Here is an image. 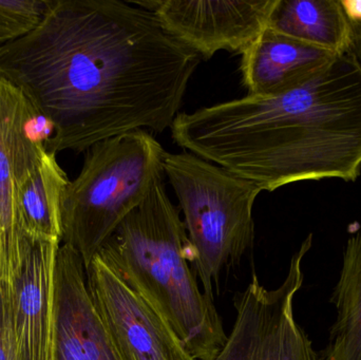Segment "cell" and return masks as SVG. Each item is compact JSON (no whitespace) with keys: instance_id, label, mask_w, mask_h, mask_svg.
<instances>
[{"instance_id":"5b68a950","label":"cell","mask_w":361,"mask_h":360,"mask_svg":"<svg viewBox=\"0 0 361 360\" xmlns=\"http://www.w3.org/2000/svg\"><path fill=\"white\" fill-rule=\"evenodd\" d=\"M163 167L184 213L195 272L214 299V283L219 285L222 273L237 266L254 242L252 209L262 190L188 151L165 152Z\"/></svg>"},{"instance_id":"30bf717a","label":"cell","mask_w":361,"mask_h":360,"mask_svg":"<svg viewBox=\"0 0 361 360\" xmlns=\"http://www.w3.org/2000/svg\"><path fill=\"white\" fill-rule=\"evenodd\" d=\"M53 360H123L95 308L80 254L61 243L54 274Z\"/></svg>"},{"instance_id":"2e32d148","label":"cell","mask_w":361,"mask_h":360,"mask_svg":"<svg viewBox=\"0 0 361 360\" xmlns=\"http://www.w3.org/2000/svg\"><path fill=\"white\" fill-rule=\"evenodd\" d=\"M49 0H0V46L14 42L35 29Z\"/></svg>"},{"instance_id":"7c38bea8","label":"cell","mask_w":361,"mask_h":360,"mask_svg":"<svg viewBox=\"0 0 361 360\" xmlns=\"http://www.w3.org/2000/svg\"><path fill=\"white\" fill-rule=\"evenodd\" d=\"M337 56L267 27L242 53V80L248 95L279 94L309 82Z\"/></svg>"},{"instance_id":"7a4b0ae2","label":"cell","mask_w":361,"mask_h":360,"mask_svg":"<svg viewBox=\"0 0 361 360\" xmlns=\"http://www.w3.org/2000/svg\"><path fill=\"white\" fill-rule=\"evenodd\" d=\"M171 130L183 149L262 192L354 182L361 173V68L347 51L301 86L183 112Z\"/></svg>"},{"instance_id":"5bb4252c","label":"cell","mask_w":361,"mask_h":360,"mask_svg":"<svg viewBox=\"0 0 361 360\" xmlns=\"http://www.w3.org/2000/svg\"><path fill=\"white\" fill-rule=\"evenodd\" d=\"M70 181L47 150L42 162L19 190L18 209L30 240L61 243V201Z\"/></svg>"},{"instance_id":"52a82bcc","label":"cell","mask_w":361,"mask_h":360,"mask_svg":"<svg viewBox=\"0 0 361 360\" xmlns=\"http://www.w3.org/2000/svg\"><path fill=\"white\" fill-rule=\"evenodd\" d=\"M40 118L25 95L0 77V279L11 283L32 242L23 230L18 194L47 151L49 137L33 130Z\"/></svg>"},{"instance_id":"ba28073f","label":"cell","mask_w":361,"mask_h":360,"mask_svg":"<svg viewBox=\"0 0 361 360\" xmlns=\"http://www.w3.org/2000/svg\"><path fill=\"white\" fill-rule=\"evenodd\" d=\"M86 275L95 308L123 360H195L169 323L99 254Z\"/></svg>"},{"instance_id":"8992f818","label":"cell","mask_w":361,"mask_h":360,"mask_svg":"<svg viewBox=\"0 0 361 360\" xmlns=\"http://www.w3.org/2000/svg\"><path fill=\"white\" fill-rule=\"evenodd\" d=\"M312 245L310 234L277 289H265L252 274L250 285L233 298V330L212 360H322L294 312L295 297L305 280L303 261Z\"/></svg>"},{"instance_id":"ac0fdd59","label":"cell","mask_w":361,"mask_h":360,"mask_svg":"<svg viewBox=\"0 0 361 360\" xmlns=\"http://www.w3.org/2000/svg\"><path fill=\"white\" fill-rule=\"evenodd\" d=\"M347 51L361 68V23H350V42Z\"/></svg>"},{"instance_id":"9c48e42d","label":"cell","mask_w":361,"mask_h":360,"mask_svg":"<svg viewBox=\"0 0 361 360\" xmlns=\"http://www.w3.org/2000/svg\"><path fill=\"white\" fill-rule=\"evenodd\" d=\"M277 1L131 2L154 13L171 37L208 61L218 51L242 54L267 29Z\"/></svg>"},{"instance_id":"9a60e30c","label":"cell","mask_w":361,"mask_h":360,"mask_svg":"<svg viewBox=\"0 0 361 360\" xmlns=\"http://www.w3.org/2000/svg\"><path fill=\"white\" fill-rule=\"evenodd\" d=\"M332 302L336 321L324 360H361V230L345 245Z\"/></svg>"},{"instance_id":"d6986e66","label":"cell","mask_w":361,"mask_h":360,"mask_svg":"<svg viewBox=\"0 0 361 360\" xmlns=\"http://www.w3.org/2000/svg\"><path fill=\"white\" fill-rule=\"evenodd\" d=\"M349 23H361V0H341Z\"/></svg>"},{"instance_id":"e0dca14e","label":"cell","mask_w":361,"mask_h":360,"mask_svg":"<svg viewBox=\"0 0 361 360\" xmlns=\"http://www.w3.org/2000/svg\"><path fill=\"white\" fill-rule=\"evenodd\" d=\"M13 283L0 279V360H23L14 327Z\"/></svg>"},{"instance_id":"277c9868","label":"cell","mask_w":361,"mask_h":360,"mask_svg":"<svg viewBox=\"0 0 361 360\" xmlns=\"http://www.w3.org/2000/svg\"><path fill=\"white\" fill-rule=\"evenodd\" d=\"M164 148L145 129L94 144L61 201V243L88 268L123 220L165 178Z\"/></svg>"},{"instance_id":"8fae6325","label":"cell","mask_w":361,"mask_h":360,"mask_svg":"<svg viewBox=\"0 0 361 360\" xmlns=\"http://www.w3.org/2000/svg\"><path fill=\"white\" fill-rule=\"evenodd\" d=\"M59 245L32 241L13 283L14 327L23 360L54 357V274Z\"/></svg>"},{"instance_id":"4fadbf2b","label":"cell","mask_w":361,"mask_h":360,"mask_svg":"<svg viewBox=\"0 0 361 360\" xmlns=\"http://www.w3.org/2000/svg\"><path fill=\"white\" fill-rule=\"evenodd\" d=\"M267 27L335 54L349 46L350 23L341 0H278Z\"/></svg>"},{"instance_id":"6da1fadb","label":"cell","mask_w":361,"mask_h":360,"mask_svg":"<svg viewBox=\"0 0 361 360\" xmlns=\"http://www.w3.org/2000/svg\"><path fill=\"white\" fill-rule=\"evenodd\" d=\"M199 54L154 13L121 0H49L39 25L0 46V77L52 127L51 154L171 128Z\"/></svg>"},{"instance_id":"3957f363","label":"cell","mask_w":361,"mask_h":360,"mask_svg":"<svg viewBox=\"0 0 361 360\" xmlns=\"http://www.w3.org/2000/svg\"><path fill=\"white\" fill-rule=\"evenodd\" d=\"M189 252L186 226L163 178L99 254L169 323L195 360H212L227 335L214 299L197 285Z\"/></svg>"}]
</instances>
